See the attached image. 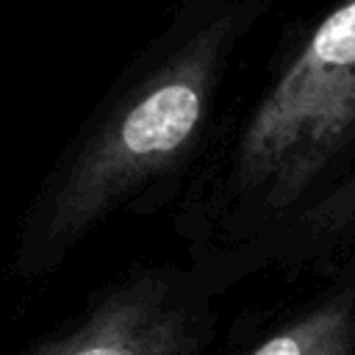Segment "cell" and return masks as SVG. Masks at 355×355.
I'll return each instance as SVG.
<instances>
[{"instance_id": "cell-1", "label": "cell", "mask_w": 355, "mask_h": 355, "mask_svg": "<svg viewBox=\"0 0 355 355\" xmlns=\"http://www.w3.org/2000/svg\"><path fill=\"white\" fill-rule=\"evenodd\" d=\"M258 14V0L214 8L125 94L55 191L44 219V247L69 244L125 191L191 144L227 53Z\"/></svg>"}, {"instance_id": "cell-2", "label": "cell", "mask_w": 355, "mask_h": 355, "mask_svg": "<svg viewBox=\"0 0 355 355\" xmlns=\"http://www.w3.org/2000/svg\"><path fill=\"white\" fill-rule=\"evenodd\" d=\"M352 133L355 0H341L255 108L239 144V178L286 202Z\"/></svg>"}, {"instance_id": "cell-3", "label": "cell", "mask_w": 355, "mask_h": 355, "mask_svg": "<svg viewBox=\"0 0 355 355\" xmlns=\"http://www.w3.org/2000/svg\"><path fill=\"white\" fill-rule=\"evenodd\" d=\"M186 341L183 316L158 297L136 291L105 305L44 355H183Z\"/></svg>"}, {"instance_id": "cell-4", "label": "cell", "mask_w": 355, "mask_h": 355, "mask_svg": "<svg viewBox=\"0 0 355 355\" xmlns=\"http://www.w3.org/2000/svg\"><path fill=\"white\" fill-rule=\"evenodd\" d=\"M349 344H352L349 311L324 308L275 333L250 355H347Z\"/></svg>"}]
</instances>
